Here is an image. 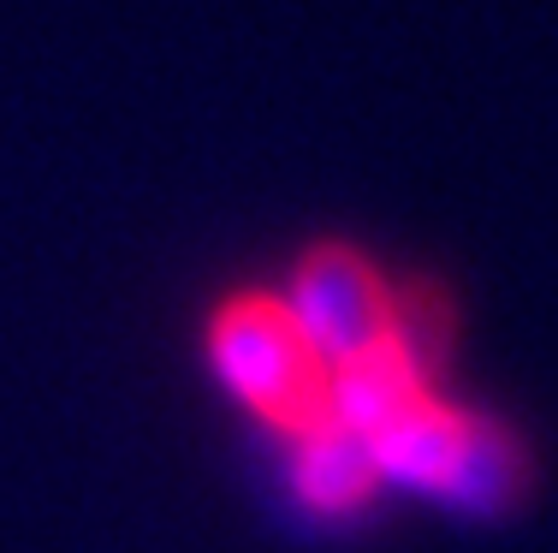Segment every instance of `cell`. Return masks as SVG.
<instances>
[{
    "mask_svg": "<svg viewBox=\"0 0 558 553\" xmlns=\"http://www.w3.org/2000/svg\"><path fill=\"white\" fill-rule=\"evenodd\" d=\"M226 393L279 434L333 423V369L315 358L279 298H232L208 334Z\"/></svg>",
    "mask_w": 558,
    "mask_h": 553,
    "instance_id": "1",
    "label": "cell"
},
{
    "mask_svg": "<svg viewBox=\"0 0 558 553\" xmlns=\"http://www.w3.org/2000/svg\"><path fill=\"white\" fill-rule=\"evenodd\" d=\"M279 304H286V315L298 322V334L310 339L327 369L368 358L398 334L380 274L356 250H339V244L303 256L298 274H291V298H279Z\"/></svg>",
    "mask_w": 558,
    "mask_h": 553,
    "instance_id": "2",
    "label": "cell"
},
{
    "mask_svg": "<svg viewBox=\"0 0 558 553\" xmlns=\"http://www.w3.org/2000/svg\"><path fill=\"white\" fill-rule=\"evenodd\" d=\"M286 441H291V489H298V500L310 512H322V518H351L380 489L363 434L322 423V429L286 434Z\"/></svg>",
    "mask_w": 558,
    "mask_h": 553,
    "instance_id": "3",
    "label": "cell"
}]
</instances>
